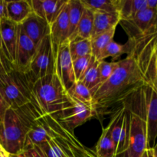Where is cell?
Returning a JSON list of instances; mask_svg holds the SVG:
<instances>
[{"instance_id": "1", "label": "cell", "mask_w": 157, "mask_h": 157, "mask_svg": "<svg viewBox=\"0 0 157 157\" xmlns=\"http://www.w3.org/2000/svg\"><path fill=\"white\" fill-rule=\"evenodd\" d=\"M145 84L136 61L130 54L117 61L111 76L91 93L92 108L97 117L108 114L133 92Z\"/></svg>"}, {"instance_id": "2", "label": "cell", "mask_w": 157, "mask_h": 157, "mask_svg": "<svg viewBox=\"0 0 157 157\" xmlns=\"http://www.w3.org/2000/svg\"><path fill=\"white\" fill-rule=\"evenodd\" d=\"M41 111L33 98L22 107L6 110L0 119V144L9 154H18L24 150L26 135L37 123Z\"/></svg>"}, {"instance_id": "3", "label": "cell", "mask_w": 157, "mask_h": 157, "mask_svg": "<svg viewBox=\"0 0 157 157\" xmlns=\"http://www.w3.org/2000/svg\"><path fill=\"white\" fill-rule=\"evenodd\" d=\"M142 86L123 101L130 111L128 138L124 150L114 157H141L148 148Z\"/></svg>"}, {"instance_id": "4", "label": "cell", "mask_w": 157, "mask_h": 157, "mask_svg": "<svg viewBox=\"0 0 157 157\" xmlns=\"http://www.w3.org/2000/svg\"><path fill=\"white\" fill-rule=\"evenodd\" d=\"M127 41L144 81L157 93V27Z\"/></svg>"}, {"instance_id": "5", "label": "cell", "mask_w": 157, "mask_h": 157, "mask_svg": "<svg viewBox=\"0 0 157 157\" xmlns=\"http://www.w3.org/2000/svg\"><path fill=\"white\" fill-rule=\"evenodd\" d=\"M32 93V98L43 113L54 118L71 101L68 93L55 73L35 81Z\"/></svg>"}, {"instance_id": "6", "label": "cell", "mask_w": 157, "mask_h": 157, "mask_svg": "<svg viewBox=\"0 0 157 157\" xmlns=\"http://www.w3.org/2000/svg\"><path fill=\"white\" fill-rule=\"evenodd\" d=\"M33 84L27 73L12 64L6 74L0 75V93L12 108L22 107L32 101Z\"/></svg>"}, {"instance_id": "7", "label": "cell", "mask_w": 157, "mask_h": 157, "mask_svg": "<svg viewBox=\"0 0 157 157\" xmlns=\"http://www.w3.org/2000/svg\"><path fill=\"white\" fill-rule=\"evenodd\" d=\"M56 46L54 44L51 35L45 37L38 45L32 59L28 75L33 83L38 80L55 73Z\"/></svg>"}, {"instance_id": "8", "label": "cell", "mask_w": 157, "mask_h": 157, "mask_svg": "<svg viewBox=\"0 0 157 157\" xmlns=\"http://www.w3.org/2000/svg\"><path fill=\"white\" fill-rule=\"evenodd\" d=\"M107 127L114 144L116 156L124 150L128 138L130 111L124 102L121 103V106L117 110H114Z\"/></svg>"}, {"instance_id": "9", "label": "cell", "mask_w": 157, "mask_h": 157, "mask_svg": "<svg viewBox=\"0 0 157 157\" xmlns=\"http://www.w3.org/2000/svg\"><path fill=\"white\" fill-rule=\"evenodd\" d=\"M94 117H97L96 113L91 107L71 98L70 102L61 110L55 119L66 129L74 132L77 127Z\"/></svg>"}, {"instance_id": "10", "label": "cell", "mask_w": 157, "mask_h": 157, "mask_svg": "<svg viewBox=\"0 0 157 157\" xmlns=\"http://www.w3.org/2000/svg\"><path fill=\"white\" fill-rule=\"evenodd\" d=\"M143 102L147 130V147L153 148L157 142V93L145 84L142 86Z\"/></svg>"}, {"instance_id": "11", "label": "cell", "mask_w": 157, "mask_h": 157, "mask_svg": "<svg viewBox=\"0 0 157 157\" xmlns=\"http://www.w3.org/2000/svg\"><path fill=\"white\" fill-rule=\"evenodd\" d=\"M55 74L68 91L77 82L73 70V61L69 51V41L56 48Z\"/></svg>"}, {"instance_id": "12", "label": "cell", "mask_w": 157, "mask_h": 157, "mask_svg": "<svg viewBox=\"0 0 157 157\" xmlns=\"http://www.w3.org/2000/svg\"><path fill=\"white\" fill-rule=\"evenodd\" d=\"M120 23L128 35V38H132L157 27V13L147 8L130 19L123 20Z\"/></svg>"}, {"instance_id": "13", "label": "cell", "mask_w": 157, "mask_h": 157, "mask_svg": "<svg viewBox=\"0 0 157 157\" xmlns=\"http://www.w3.org/2000/svg\"><path fill=\"white\" fill-rule=\"evenodd\" d=\"M18 25L8 18L0 20V54L14 65L16 58Z\"/></svg>"}, {"instance_id": "14", "label": "cell", "mask_w": 157, "mask_h": 157, "mask_svg": "<svg viewBox=\"0 0 157 157\" xmlns=\"http://www.w3.org/2000/svg\"><path fill=\"white\" fill-rule=\"evenodd\" d=\"M36 49V45L24 33L21 26L18 25L16 58L14 66L19 71L27 73L35 55Z\"/></svg>"}, {"instance_id": "15", "label": "cell", "mask_w": 157, "mask_h": 157, "mask_svg": "<svg viewBox=\"0 0 157 157\" xmlns=\"http://www.w3.org/2000/svg\"><path fill=\"white\" fill-rule=\"evenodd\" d=\"M19 25L24 33L33 41L36 47H38L45 37L50 35V25L34 12Z\"/></svg>"}, {"instance_id": "16", "label": "cell", "mask_w": 157, "mask_h": 157, "mask_svg": "<svg viewBox=\"0 0 157 157\" xmlns=\"http://www.w3.org/2000/svg\"><path fill=\"white\" fill-rule=\"evenodd\" d=\"M69 0H67L65 4L61 9L59 15L50 25V35L54 44L58 47L60 44L68 41L69 33Z\"/></svg>"}, {"instance_id": "17", "label": "cell", "mask_w": 157, "mask_h": 157, "mask_svg": "<svg viewBox=\"0 0 157 157\" xmlns=\"http://www.w3.org/2000/svg\"><path fill=\"white\" fill-rule=\"evenodd\" d=\"M67 0H30L32 12L52 25Z\"/></svg>"}, {"instance_id": "18", "label": "cell", "mask_w": 157, "mask_h": 157, "mask_svg": "<svg viewBox=\"0 0 157 157\" xmlns=\"http://www.w3.org/2000/svg\"><path fill=\"white\" fill-rule=\"evenodd\" d=\"M50 140L51 135L46 124L45 116L41 110L37 123L32 127L26 135L25 148L48 143Z\"/></svg>"}, {"instance_id": "19", "label": "cell", "mask_w": 157, "mask_h": 157, "mask_svg": "<svg viewBox=\"0 0 157 157\" xmlns=\"http://www.w3.org/2000/svg\"><path fill=\"white\" fill-rule=\"evenodd\" d=\"M120 21L121 18L118 13H94L93 30L90 39L107 32L111 29H116Z\"/></svg>"}, {"instance_id": "20", "label": "cell", "mask_w": 157, "mask_h": 157, "mask_svg": "<svg viewBox=\"0 0 157 157\" xmlns=\"http://www.w3.org/2000/svg\"><path fill=\"white\" fill-rule=\"evenodd\" d=\"M7 18L17 25H20L32 13L30 0L7 1Z\"/></svg>"}, {"instance_id": "21", "label": "cell", "mask_w": 157, "mask_h": 157, "mask_svg": "<svg viewBox=\"0 0 157 157\" xmlns=\"http://www.w3.org/2000/svg\"><path fill=\"white\" fill-rule=\"evenodd\" d=\"M117 13L121 21L129 20L147 8V0H117Z\"/></svg>"}, {"instance_id": "22", "label": "cell", "mask_w": 157, "mask_h": 157, "mask_svg": "<svg viewBox=\"0 0 157 157\" xmlns=\"http://www.w3.org/2000/svg\"><path fill=\"white\" fill-rule=\"evenodd\" d=\"M69 33L68 41H73L76 38L78 24L81 18L84 7L81 0H69Z\"/></svg>"}, {"instance_id": "23", "label": "cell", "mask_w": 157, "mask_h": 157, "mask_svg": "<svg viewBox=\"0 0 157 157\" xmlns=\"http://www.w3.org/2000/svg\"><path fill=\"white\" fill-rule=\"evenodd\" d=\"M94 153L97 157H114L115 147L108 127L102 129V133L96 146Z\"/></svg>"}, {"instance_id": "24", "label": "cell", "mask_w": 157, "mask_h": 157, "mask_svg": "<svg viewBox=\"0 0 157 157\" xmlns=\"http://www.w3.org/2000/svg\"><path fill=\"white\" fill-rule=\"evenodd\" d=\"M100 61H101L97 60L92 55L90 64L81 80V82H82L91 93L101 84L99 75Z\"/></svg>"}, {"instance_id": "25", "label": "cell", "mask_w": 157, "mask_h": 157, "mask_svg": "<svg viewBox=\"0 0 157 157\" xmlns=\"http://www.w3.org/2000/svg\"><path fill=\"white\" fill-rule=\"evenodd\" d=\"M117 0H81L84 8L94 13H117Z\"/></svg>"}, {"instance_id": "26", "label": "cell", "mask_w": 157, "mask_h": 157, "mask_svg": "<svg viewBox=\"0 0 157 157\" xmlns=\"http://www.w3.org/2000/svg\"><path fill=\"white\" fill-rule=\"evenodd\" d=\"M94 13L92 11L84 8L81 18L78 24L76 38L90 39L94 25Z\"/></svg>"}, {"instance_id": "27", "label": "cell", "mask_w": 157, "mask_h": 157, "mask_svg": "<svg viewBox=\"0 0 157 157\" xmlns=\"http://www.w3.org/2000/svg\"><path fill=\"white\" fill-rule=\"evenodd\" d=\"M67 93L73 100L92 108L93 96L90 90L82 82L77 81L73 87L67 91Z\"/></svg>"}, {"instance_id": "28", "label": "cell", "mask_w": 157, "mask_h": 157, "mask_svg": "<svg viewBox=\"0 0 157 157\" xmlns=\"http://www.w3.org/2000/svg\"><path fill=\"white\" fill-rule=\"evenodd\" d=\"M69 51L72 61L87 55H92L90 39L75 38L69 42Z\"/></svg>"}, {"instance_id": "29", "label": "cell", "mask_w": 157, "mask_h": 157, "mask_svg": "<svg viewBox=\"0 0 157 157\" xmlns=\"http://www.w3.org/2000/svg\"><path fill=\"white\" fill-rule=\"evenodd\" d=\"M116 29H113L111 30L108 31L104 34L98 35L94 38H91V49H92V55L99 61L100 57L101 54L104 52L109 43L113 41V36H114Z\"/></svg>"}, {"instance_id": "30", "label": "cell", "mask_w": 157, "mask_h": 157, "mask_svg": "<svg viewBox=\"0 0 157 157\" xmlns=\"http://www.w3.org/2000/svg\"><path fill=\"white\" fill-rule=\"evenodd\" d=\"M124 54H130V44L128 41H127L124 44H121L113 40L109 43L108 45L102 52L99 61H104L105 58L110 57L113 59L112 61H114Z\"/></svg>"}, {"instance_id": "31", "label": "cell", "mask_w": 157, "mask_h": 157, "mask_svg": "<svg viewBox=\"0 0 157 157\" xmlns=\"http://www.w3.org/2000/svg\"><path fill=\"white\" fill-rule=\"evenodd\" d=\"M91 58L92 55H87L73 61V70L76 81H81L83 75L90 64Z\"/></svg>"}, {"instance_id": "32", "label": "cell", "mask_w": 157, "mask_h": 157, "mask_svg": "<svg viewBox=\"0 0 157 157\" xmlns=\"http://www.w3.org/2000/svg\"><path fill=\"white\" fill-rule=\"evenodd\" d=\"M117 66V61H111V62H107L105 61H100L99 75L101 84L109 79L116 69Z\"/></svg>"}, {"instance_id": "33", "label": "cell", "mask_w": 157, "mask_h": 157, "mask_svg": "<svg viewBox=\"0 0 157 157\" xmlns=\"http://www.w3.org/2000/svg\"><path fill=\"white\" fill-rule=\"evenodd\" d=\"M18 155L20 157H44L36 146L25 147Z\"/></svg>"}, {"instance_id": "34", "label": "cell", "mask_w": 157, "mask_h": 157, "mask_svg": "<svg viewBox=\"0 0 157 157\" xmlns=\"http://www.w3.org/2000/svg\"><path fill=\"white\" fill-rule=\"evenodd\" d=\"M11 63L9 62L2 55L0 54V75H4L9 69Z\"/></svg>"}, {"instance_id": "35", "label": "cell", "mask_w": 157, "mask_h": 157, "mask_svg": "<svg viewBox=\"0 0 157 157\" xmlns=\"http://www.w3.org/2000/svg\"><path fill=\"white\" fill-rule=\"evenodd\" d=\"M7 2L6 0H0V20L7 18Z\"/></svg>"}, {"instance_id": "36", "label": "cell", "mask_w": 157, "mask_h": 157, "mask_svg": "<svg viewBox=\"0 0 157 157\" xmlns=\"http://www.w3.org/2000/svg\"><path fill=\"white\" fill-rule=\"evenodd\" d=\"M9 108V106L8 105L7 103L4 100L3 97L2 96L1 93H0V119L3 117L4 113H6V110Z\"/></svg>"}, {"instance_id": "37", "label": "cell", "mask_w": 157, "mask_h": 157, "mask_svg": "<svg viewBox=\"0 0 157 157\" xmlns=\"http://www.w3.org/2000/svg\"><path fill=\"white\" fill-rule=\"evenodd\" d=\"M141 157H154V153H153V148H147L144 151V154Z\"/></svg>"}, {"instance_id": "38", "label": "cell", "mask_w": 157, "mask_h": 157, "mask_svg": "<svg viewBox=\"0 0 157 157\" xmlns=\"http://www.w3.org/2000/svg\"><path fill=\"white\" fill-rule=\"evenodd\" d=\"M7 154H9V153H8L7 152L4 150V148L2 147V146L0 144V156H2V155H7Z\"/></svg>"}, {"instance_id": "39", "label": "cell", "mask_w": 157, "mask_h": 157, "mask_svg": "<svg viewBox=\"0 0 157 157\" xmlns=\"http://www.w3.org/2000/svg\"><path fill=\"white\" fill-rule=\"evenodd\" d=\"M153 153H154V157H157V142L156 144H155L154 147L153 148Z\"/></svg>"}, {"instance_id": "40", "label": "cell", "mask_w": 157, "mask_h": 157, "mask_svg": "<svg viewBox=\"0 0 157 157\" xmlns=\"http://www.w3.org/2000/svg\"><path fill=\"white\" fill-rule=\"evenodd\" d=\"M9 157H20L19 155L18 154H15V155H12V154H9Z\"/></svg>"}, {"instance_id": "41", "label": "cell", "mask_w": 157, "mask_h": 157, "mask_svg": "<svg viewBox=\"0 0 157 157\" xmlns=\"http://www.w3.org/2000/svg\"><path fill=\"white\" fill-rule=\"evenodd\" d=\"M9 154H7V155H2V156H0V157H9Z\"/></svg>"}, {"instance_id": "42", "label": "cell", "mask_w": 157, "mask_h": 157, "mask_svg": "<svg viewBox=\"0 0 157 157\" xmlns=\"http://www.w3.org/2000/svg\"><path fill=\"white\" fill-rule=\"evenodd\" d=\"M95 157H97V156H95Z\"/></svg>"}]
</instances>
